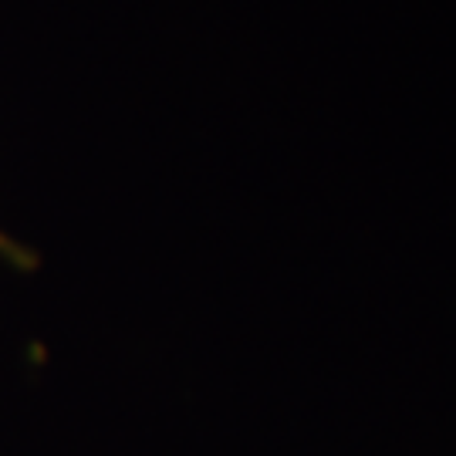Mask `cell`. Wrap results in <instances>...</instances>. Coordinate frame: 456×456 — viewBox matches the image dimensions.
I'll return each instance as SVG.
<instances>
[{
  "label": "cell",
  "mask_w": 456,
  "mask_h": 456,
  "mask_svg": "<svg viewBox=\"0 0 456 456\" xmlns=\"http://www.w3.org/2000/svg\"><path fill=\"white\" fill-rule=\"evenodd\" d=\"M0 257L7 264H14L17 271H34L37 267V254H34L31 247H24L11 233H4V230H0Z\"/></svg>",
  "instance_id": "6da1fadb"
}]
</instances>
